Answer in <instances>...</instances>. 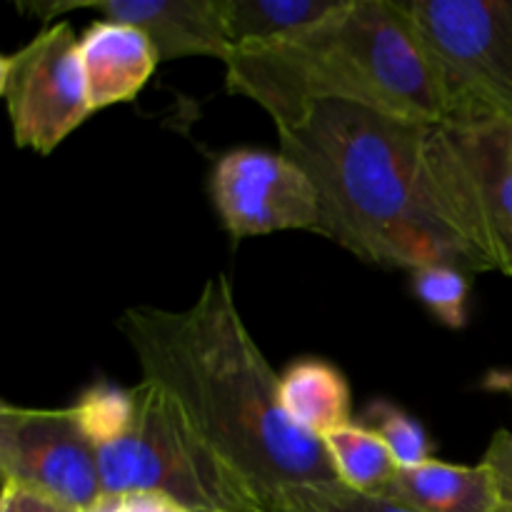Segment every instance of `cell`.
Instances as JSON below:
<instances>
[{
    "label": "cell",
    "instance_id": "e0dca14e",
    "mask_svg": "<svg viewBox=\"0 0 512 512\" xmlns=\"http://www.w3.org/2000/svg\"><path fill=\"white\" fill-rule=\"evenodd\" d=\"M363 425L373 430L393 453L398 468H415L430 460V438L423 425L398 405L375 400L363 413Z\"/></svg>",
    "mask_w": 512,
    "mask_h": 512
},
{
    "label": "cell",
    "instance_id": "2e32d148",
    "mask_svg": "<svg viewBox=\"0 0 512 512\" xmlns=\"http://www.w3.org/2000/svg\"><path fill=\"white\" fill-rule=\"evenodd\" d=\"M413 293L445 328L460 330L468 320V273L448 263H430L410 273Z\"/></svg>",
    "mask_w": 512,
    "mask_h": 512
},
{
    "label": "cell",
    "instance_id": "44dd1931",
    "mask_svg": "<svg viewBox=\"0 0 512 512\" xmlns=\"http://www.w3.org/2000/svg\"><path fill=\"white\" fill-rule=\"evenodd\" d=\"M0 512H78L63 503L45 498V495L25 490L15 483L3 480V495H0Z\"/></svg>",
    "mask_w": 512,
    "mask_h": 512
},
{
    "label": "cell",
    "instance_id": "5bb4252c",
    "mask_svg": "<svg viewBox=\"0 0 512 512\" xmlns=\"http://www.w3.org/2000/svg\"><path fill=\"white\" fill-rule=\"evenodd\" d=\"M345 0H220L225 30L235 48L288 38L320 23Z\"/></svg>",
    "mask_w": 512,
    "mask_h": 512
},
{
    "label": "cell",
    "instance_id": "8fae6325",
    "mask_svg": "<svg viewBox=\"0 0 512 512\" xmlns=\"http://www.w3.org/2000/svg\"><path fill=\"white\" fill-rule=\"evenodd\" d=\"M80 60L93 110L130 103L160 65L158 50L143 30L105 18L80 35Z\"/></svg>",
    "mask_w": 512,
    "mask_h": 512
},
{
    "label": "cell",
    "instance_id": "ffe728a7",
    "mask_svg": "<svg viewBox=\"0 0 512 512\" xmlns=\"http://www.w3.org/2000/svg\"><path fill=\"white\" fill-rule=\"evenodd\" d=\"M88 512H188L173 500L155 493L103 495Z\"/></svg>",
    "mask_w": 512,
    "mask_h": 512
},
{
    "label": "cell",
    "instance_id": "7402d4cb",
    "mask_svg": "<svg viewBox=\"0 0 512 512\" xmlns=\"http://www.w3.org/2000/svg\"><path fill=\"white\" fill-rule=\"evenodd\" d=\"M270 512H280V510H270Z\"/></svg>",
    "mask_w": 512,
    "mask_h": 512
},
{
    "label": "cell",
    "instance_id": "7c38bea8",
    "mask_svg": "<svg viewBox=\"0 0 512 512\" xmlns=\"http://www.w3.org/2000/svg\"><path fill=\"white\" fill-rule=\"evenodd\" d=\"M380 495L415 512H505L498 480L483 460L453 465L430 458L415 468H398Z\"/></svg>",
    "mask_w": 512,
    "mask_h": 512
},
{
    "label": "cell",
    "instance_id": "6da1fadb",
    "mask_svg": "<svg viewBox=\"0 0 512 512\" xmlns=\"http://www.w3.org/2000/svg\"><path fill=\"white\" fill-rule=\"evenodd\" d=\"M118 328L140 378L168 393L265 508H278L288 490L340 483L323 440L285 415L280 375L250 335L228 275H213L188 308H128Z\"/></svg>",
    "mask_w": 512,
    "mask_h": 512
},
{
    "label": "cell",
    "instance_id": "d6986e66",
    "mask_svg": "<svg viewBox=\"0 0 512 512\" xmlns=\"http://www.w3.org/2000/svg\"><path fill=\"white\" fill-rule=\"evenodd\" d=\"M483 463L493 470L495 480H498L505 512H512V433L498 430L493 435V440H490L488 450L483 455Z\"/></svg>",
    "mask_w": 512,
    "mask_h": 512
},
{
    "label": "cell",
    "instance_id": "277c9868",
    "mask_svg": "<svg viewBox=\"0 0 512 512\" xmlns=\"http://www.w3.org/2000/svg\"><path fill=\"white\" fill-rule=\"evenodd\" d=\"M73 410L93 443L103 495L155 493L188 512H270L150 380L98 383Z\"/></svg>",
    "mask_w": 512,
    "mask_h": 512
},
{
    "label": "cell",
    "instance_id": "5b68a950",
    "mask_svg": "<svg viewBox=\"0 0 512 512\" xmlns=\"http://www.w3.org/2000/svg\"><path fill=\"white\" fill-rule=\"evenodd\" d=\"M420 170L465 273L512 275V125H425Z\"/></svg>",
    "mask_w": 512,
    "mask_h": 512
},
{
    "label": "cell",
    "instance_id": "9a60e30c",
    "mask_svg": "<svg viewBox=\"0 0 512 512\" xmlns=\"http://www.w3.org/2000/svg\"><path fill=\"white\" fill-rule=\"evenodd\" d=\"M320 440L328 450L340 483L350 490L380 495L398 473V463L388 445L363 423H348Z\"/></svg>",
    "mask_w": 512,
    "mask_h": 512
},
{
    "label": "cell",
    "instance_id": "3957f363",
    "mask_svg": "<svg viewBox=\"0 0 512 512\" xmlns=\"http://www.w3.org/2000/svg\"><path fill=\"white\" fill-rule=\"evenodd\" d=\"M223 65L228 93L260 105L275 130L325 103L443 123L433 70L405 0H345L300 33L235 48Z\"/></svg>",
    "mask_w": 512,
    "mask_h": 512
},
{
    "label": "cell",
    "instance_id": "4fadbf2b",
    "mask_svg": "<svg viewBox=\"0 0 512 512\" xmlns=\"http://www.w3.org/2000/svg\"><path fill=\"white\" fill-rule=\"evenodd\" d=\"M280 405L290 423L325 438L333 430L353 423L350 418V388L343 373L323 360H298L280 375Z\"/></svg>",
    "mask_w": 512,
    "mask_h": 512
},
{
    "label": "cell",
    "instance_id": "ac0fdd59",
    "mask_svg": "<svg viewBox=\"0 0 512 512\" xmlns=\"http://www.w3.org/2000/svg\"><path fill=\"white\" fill-rule=\"evenodd\" d=\"M280 512H415L383 495L350 490L348 485H303L280 498Z\"/></svg>",
    "mask_w": 512,
    "mask_h": 512
},
{
    "label": "cell",
    "instance_id": "8992f818",
    "mask_svg": "<svg viewBox=\"0 0 512 512\" xmlns=\"http://www.w3.org/2000/svg\"><path fill=\"white\" fill-rule=\"evenodd\" d=\"M443 123L512 125V0H405Z\"/></svg>",
    "mask_w": 512,
    "mask_h": 512
},
{
    "label": "cell",
    "instance_id": "52a82bcc",
    "mask_svg": "<svg viewBox=\"0 0 512 512\" xmlns=\"http://www.w3.org/2000/svg\"><path fill=\"white\" fill-rule=\"evenodd\" d=\"M0 93L18 148L50 155L78 130L95 110L73 25L58 20L28 45L3 55Z\"/></svg>",
    "mask_w": 512,
    "mask_h": 512
},
{
    "label": "cell",
    "instance_id": "30bf717a",
    "mask_svg": "<svg viewBox=\"0 0 512 512\" xmlns=\"http://www.w3.org/2000/svg\"><path fill=\"white\" fill-rule=\"evenodd\" d=\"M88 8L100 18L128 23L153 40L160 63L183 58H213L225 63L233 43L220 15V0H93V3L28 5V10L53 20L65 10Z\"/></svg>",
    "mask_w": 512,
    "mask_h": 512
},
{
    "label": "cell",
    "instance_id": "ba28073f",
    "mask_svg": "<svg viewBox=\"0 0 512 512\" xmlns=\"http://www.w3.org/2000/svg\"><path fill=\"white\" fill-rule=\"evenodd\" d=\"M0 473L5 483L45 495L78 512L103 498L93 443L73 405L60 410L0 408Z\"/></svg>",
    "mask_w": 512,
    "mask_h": 512
},
{
    "label": "cell",
    "instance_id": "9c48e42d",
    "mask_svg": "<svg viewBox=\"0 0 512 512\" xmlns=\"http://www.w3.org/2000/svg\"><path fill=\"white\" fill-rule=\"evenodd\" d=\"M210 198L233 240L278 230L318 233L320 203L313 180L285 153L228 150L213 165Z\"/></svg>",
    "mask_w": 512,
    "mask_h": 512
},
{
    "label": "cell",
    "instance_id": "7a4b0ae2",
    "mask_svg": "<svg viewBox=\"0 0 512 512\" xmlns=\"http://www.w3.org/2000/svg\"><path fill=\"white\" fill-rule=\"evenodd\" d=\"M423 135V123L345 103L315 105L295 125L278 128L280 153L315 185L320 235L380 268H463L430 208L420 170Z\"/></svg>",
    "mask_w": 512,
    "mask_h": 512
}]
</instances>
